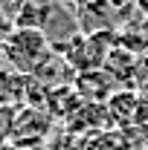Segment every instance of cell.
<instances>
[{"instance_id":"277c9868","label":"cell","mask_w":148,"mask_h":150,"mask_svg":"<svg viewBox=\"0 0 148 150\" xmlns=\"http://www.w3.org/2000/svg\"><path fill=\"white\" fill-rule=\"evenodd\" d=\"M111 130V118H108V107L105 104H90V101H81V107L67 118V133L73 139H87L96 133Z\"/></svg>"},{"instance_id":"5bb4252c","label":"cell","mask_w":148,"mask_h":150,"mask_svg":"<svg viewBox=\"0 0 148 150\" xmlns=\"http://www.w3.org/2000/svg\"><path fill=\"white\" fill-rule=\"evenodd\" d=\"M145 150H148V147H145Z\"/></svg>"},{"instance_id":"4fadbf2b","label":"cell","mask_w":148,"mask_h":150,"mask_svg":"<svg viewBox=\"0 0 148 150\" xmlns=\"http://www.w3.org/2000/svg\"><path fill=\"white\" fill-rule=\"evenodd\" d=\"M15 3H23V0H15Z\"/></svg>"},{"instance_id":"5b68a950","label":"cell","mask_w":148,"mask_h":150,"mask_svg":"<svg viewBox=\"0 0 148 150\" xmlns=\"http://www.w3.org/2000/svg\"><path fill=\"white\" fill-rule=\"evenodd\" d=\"M75 93L81 95V101H90V104H108L119 84L113 81V75L108 69H87V72H75L73 78Z\"/></svg>"},{"instance_id":"7c38bea8","label":"cell","mask_w":148,"mask_h":150,"mask_svg":"<svg viewBox=\"0 0 148 150\" xmlns=\"http://www.w3.org/2000/svg\"><path fill=\"white\" fill-rule=\"evenodd\" d=\"M55 3H64V0H55Z\"/></svg>"},{"instance_id":"6da1fadb","label":"cell","mask_w":148,"mask_h":150,"mask_svg":"<svg viewBox=\"0 0 148 150\" xmlns=\"http://www.w3.org/2000/svg\"><path fill=\"white\" fill-rule=\"evenodd\" d=\"M52 52V43L41 29H12L3 40V58L18 75H32Z\"/></svg>"},{"instance_id":"8fae6325","label":"cell","mask_w":148,"mask_h":150,"mask_svg":"<svg viewBox=\"0 0 148 150\" xmlns=\"http://www.w3.org/2000/svg\"><path fill=\"white\" fill-rule=\"evenodd\" d=\"M137 90H139V93H142V98H145V101H148V81H145V84H142V87H137Z\"/></svg>"},{"instance_id":"8992f818","label":"cell","mask_w":148,"mask_h":150,"mask_svg":"<svg viewBox=\"0 0 148 150\" xmlns=\"http://www.w3.org/2000/svg\"><path fill=\"white\" fill-rule=\"evenodd\" d=\"M52 12H55V0H23L15 6V15H12V23L15 29H47V23L52 20Z\"/></svg>"},{"instance_id":"ba28073f","label":"cell","mask_w":148,"mask_h":150,"mask_svg":"<svg viewBox=\"0 0 148 150\" xmlns=\"http://www.w3.org/2000/svg\"><path fill=\"white\" fill-rule=\"evenodd\" d=\"M12 29H15V23H12V18H9V12L0 6V40H6Z\"/></svg>"},{"instance_id":"30bf717a","label":"cell","mask_w":148,"mask_h":150,"mask_svg":"<svg viewBox=\"0 0 148 150\" xmlns=\"http://www.w3.org/2000/svg\"><path fill=\"white\" fill-rule=\"evenodd\" d=\"M139 64L145 67V72H148V49H145V52H142V55H139Z\"/></svg>"},{"instance_id":"3957f363","label":"cell","mask_w":148,"mask_h":150,"mask_svg":"<svg viewBox=\"0 0 148 150\" xmlns=\"http://www.w3.org/2000/svg\"><path fill=\"white\" fill-rule=\"evenodd\" d=\"M148 133V127H134V130H111L87 136V139H78L75 150H145L148 142L142 139Z\"/></svg>"},{"instance_id":"52a82bcc","label":"cell","mask_w":148,"mask_h":150,"mask_svg":"<svg viewBox=\"0 0 148 150\" xmlns=\"http://www.w3.org/2000/svg\"><path fill=\"white\" fill-rule=\"evenodd\" d=\"M81 107V95L75 93L73 84H61V87H52L47 90V101H44V110L50 115H58V118H70L75 110Z\"/></svg>"},{"instance_id":"7a4b0ae2","label":"cell","mask_w":148,"mask_h":150,"mask_svg":"<svg viewBox=\"0 0 148 150\" xmlns=\"http://www.w3.org/2000/svg\"><path fill=\"white\" fill-rule=\"evenodd\" d=\"M108 118L116 130H134V127H148V101L139 90L119 87L108 98Z\"/></svg>"},{"instance_id":"9c48e42d","label":"cell","mask_w":148,"mask_h":150,"mask_svg":"<svg viewBox=\"0 0 148 150\" xmlns=\"http://www.w3.org/2000/svg\"><path fill=\"white\" fill-rule=\"evenodd\" d=\"M137 9L145 15V20H148V0H137Z\"/></svg>"}]
</instances>
